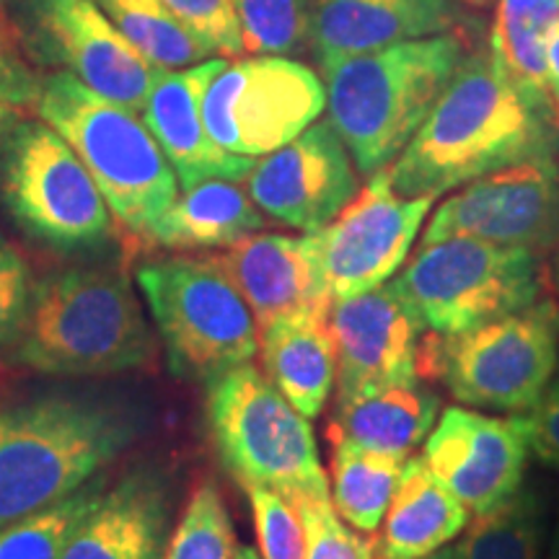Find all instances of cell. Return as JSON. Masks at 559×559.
Wrapping results in <instances>:
<instances>
[{
	"mask_svg": "<svg viewBox=\"0 0 559 559\" xmlns=\"http://www.w3.org/2000/svg\"><path fill=\"white\" fill-rule=\"evenodd\" d=\"M171 16L194 34L215 58H241L243 34L230 0H160Z\"/></svg>",
	"mask_w": 559,
	"mask_h": 559,
	"instance_id": "e575fe53",
	"label": "cell"
},
{
	"mask_svg": "<svg viewBox=\"0 0 559 559\" xmlns=\"http://www.w3.org/2000/svg\"><path fill=\"white\" fill-rule=\"evenodd\" d=\"M34 290L29 262L0 234V355H5L24 326Z\"/></svg>",
	"mask_w": 559,
	"mask_h": 559,
	"instance_id": "8d00e7d4",
	"label": "cell"
},
{
	"mask_svg": "<svg viewBox=\"0 0 559 559\" xmlns=\"http://www.w3.org/2000/svg\"><path fill=\"white\" fill-rule=\"evenodd\" d=\"M41 79L21 58L16 34L0 21V138L9 132L26 111L37 109Z\"/></svg>",
	"mask_w": 559,
	"mask_h": 559,
	"instance_id": "d590c367",
	"label": "cell"
},
{
	"mask_svg": "<svg viewBox=\"0 0 559 559\" xmlns=\"http://www.w3.org/2000/svg\"><path fill=\"white\" fill-rule=\"evenodd\" d=\"M234 559H262V555L254 547H239Z\"/></svg>",
	"mask_w": 559,
	"mask_h": 559,
	"instance_id": "60d3db41",
	"label": "cell"
},
{
	"mask_svg": "<svg viewBox=\"0 0 559 559\" xmlns=\"http://www.w3.org/2000/svg\"><path fill=\"white\" fill-rule=\"evenodd\" d=\"M466 523L469 508L432 477L423 456H409L381 528L373 534L376 555L379 559H423L456 539Z\"/></svg>",
	"mask_w": 559,
	"mask_h": 559,
	"instance_id": "603a6c76",
	"label": "cell"
},
{
	"mask_svg": "<svg viewBox=\"0 0 559 559\" xmlns=\"http://www.w3.org/2000/svg\"><path fill=\"white\" fill-rule=\"evenodd\" d=\"M404 461L332 440L330 492L340 519L362 534H376L402 479Z\"/></svg>",
	"mask_w": 559,
	"mask_h": 559,
	"instance_id": "4316f807",
	"label": "cell"
},
{
	"mask_svg": "<svg viewBox=\"0 0 559 559\" xmlns=\"http://www.w3.org/2000/svg\"><path fill=\"white\" fill-rule=\"evenodd\" d=\"M559 362V306L528 309L443 337L440 379L466 407L523 415L542 400Z\"/></svg>",
	"mask_w": 559,
	"mask_h": 559,
	"instance_id": "30bf717a",
	"label": "cell"
},
{
	"mask_svg": "<svg viewBox=\"0 0 559 559\" xmlns=\"http://www.w3.org/2000/svg\"><path fill=\"white\" fill-rule=\"evenodd\" d=\"M34 111L79 153L115 221L148 241L153 226L179 198L177 174L148 124L62 70L41 79Z\"/></svg>",
	"mask_w": 559,
	"mask_h": 559,
	"instance_id": "5b68a950",
	"label": "cell"
},
{
	"mask_svg": "<svg viewBox=\"0 0 559 559\" xmlns=\"http://www.w3.org/2000/svg\"><path fill=\"white\" fill-rule=\"evenodd\" d=\"M549 559H559V526H557V534H555V544H551V557Z\"/></svg>",
	"mask_w": 559,
	"mask_h": 559,
	"instance_id": "7bdbcfd3",
	"label": "cell"
},
{
	"mask_svg": "<svg viewBox=\"0 0 559 559\" xmlns=\"http://www.w3.org/2000/svg\"><path fill=\"white\" fill-rule=\"evenodd\" d=\"M358 190V166L330 120H317L283 148L257 158L247 177L254 205L304 234L332 223Z\"/></svg>",
	"mask_w": 559,
	"mask_h": 559,
	"instance_id": "e0dca14e",
	"label": "cell"
},
{
	"mask_svg": "<svg viewBox=\"0 0 559 559\" xmlns=\"http://www.w3.org/2000/svg\"><path fill=\"white\" fill-rule=\"evenodd\" d=\"M432 202L396 194L386 169L370 174L337 218L313 234L332 300L360 296L396 275Z\"/></svg>",
	"mask_w": 559,
	"mask_h": 559,
	"instance_id": "9a60e30c",
	"label": "cell"
},
{
	"mask_svg": "<svg viewBox=\"0 0 559 559\" xmlns=\"http://www.w3.org/2000/svg\"><path fill=\"white\" fill-rule=\"evenodd\" d=\"M547 58H549V94H551V102H555V107L559 109V24L555 26V32H551Z\"/></svg>",
	"mask_w": 559,
	"mask_h": 559,
	"instance_id": "f35d334b",
	"label": "cell"
},
{
	"mask_svg": "<svg viewBox=\"0 0 559 559\" xmlns=\"http://www.w3.org/2000/svg\"><path fill=\"white\" fill-rule=\"evenodd\" d=\"M226 62L228 58H210L190 68L160 70L140 115L169 158L181 190H190L205 179L247 181L257 164V158L223 151L202 120L205 91Z\"/></svg>",
	"mask_w": 559,
	"mask_h": 559,
	"instance_id": "d6986e66",
	"label": "cell"
},
{
	"mask_svg": "<svg viewBox=\"0 0 559 559\" xmlns=\"http://www.w3.org/2000/svg\"><path fill=\"white\" fill-rule=\"evenodd\" d=\"M11 21L26 58L143 115L160 68L117 32L94 0H13Z\"/></svg>",
	"mask_w": 559,
	"mask_h": 559,
	"instance_id": "7c38bea8",
	"label": "cell"
},
{
	"mask_svg": "<svg viewBox=\"0 0 559 559\" xmlns=\"http://www.w3.org/2000/svg\"><path fill=\"white\" fill-rule=\"evenodd\" d=\"M461 559H539L542 502L531 487L466 523L459 534Z\"/></svg>",
	"mask_w": 559,
	"mask_h": 559,
	"instance_id": "f1b7e54d",
	"label": "cell"
},
{
	"mask_svg": "<svg viewBox=\"0 0 559 559\" xmlns=\"http://www.w3.org/2000/svg\"><path fill=\"white\" fill-rule=\"evenodd\" d=\"M330 326L337 347V402L389 383L440 379L443 337L425 326L394 283L334 300Z\"/></svg>",
	"mask_w": 559,
	"mask_h": 559,
	"instance_id": "4fadbf2b",
	"label": "cell"
},
{
	"mask_svg": "<svg viewBox=\"0 0 559 559\" xmlns=\"http://www.w3.org/2000/svg\"><path fill=\"white\" fill-rule=\"evenodd\" d=\"M423 559H461V557H459L456 547H440V549L432 551V555L423 557Z\"/></svg>",
	"mask_w": 559,
	"mask_h": 559,
	"instance_id": "ab89813d",
	"label": "cell"
},
{
	"mask_svg": "<svg viewBox=\"0 0 559 559\" xmlns=\"http://www.w3.org/2000/svg\"><path fill=\"white\" fill-rule=\"evenodd\" d=\"M551 277H555V288L559 293V236L555 241V267H551Z\"/></svg>",
	"mask_w": 559,
	"mask_h": 559,
	"instance_id": "b9f144b4",
	"label": "cell"
},
{
	"mask_svg": "<svg viewBox=\"0 0 559 559\" xmlns=\"http://www.w3.org/2000/svg\"><path fill=\"white\" fill-rule=\"evenodd\" d=\"M555 117L536 109L485 50L466 55L386 174L391 190L402 198H438L489 171L555 156Z\"/></svg>",
	"mask_w": 559,
	"mask_h": 559,
	"instance_id": "6da1fadb",
	"label": "cell"
},
{
	"mask_svg": "<svg viewBox=\"0 0 559 559\" xmlns=\"http://www.w3.org/2000/svg\"><path fill=\"white\" fill-rule=\"evenodd\" d=\"M559 24V0H500L489 52L536 109L557 117L549 94V39Z\"/></svg>",
	"mask_w": 559,
	"mask_h": 559,
	"instance_id": "484cf974",
	"label": "cell"
},
{
	"mask_svg": "<svg viewBox=\"0 0 559 559\" xmlns=\"http://www.w3.org/2000/svg\"><path fill=\"white\" fill-rule=\"evenodd\" d=\"M466 3H485V0H466Z\"/></svg>",
	"mask_w": 559,
	"mask_h": 559,
	"instance_id": "ee69618b",
	"label": "cell"
},
{
	"mask_svg": "<svg viewBox=\"0 0 559 559\" xmlns=\"http://www.w3.org/2000/svg\"><path fill=\"white\" fill-rule=\"evenodd\" d=\"M557 120H559V109H557Z\"/></svg>",
	"mask_w": 559,
	"mask_h": 559,
	"instance_id": "f6af8a7d",
	"label": "cell"
},
{
	"mask_svg": "<svg viewBox=\"0 0 559 559\" xmlns=\"http://www.w3.org/2000/svg\"><path fill=\"white\" fill-rule=\"evenodd\" d=\"M117 32L160 70H179L215 58L160 0H94Z\"/></svg>",
	"mask_w": 559,
	"mask_h": 559,
	"instance_id": "83f0119b",
	"label": "cell"
},
{
	"mask_svg": "<svg viewBox=\"0 0 559 559\" xmlns=\"http://www.w3.org/2000/svg\"><path fill=\"white\" fill-rule=\"evenodd\" d=\"M138 430L132 412L96 396H41L0 412V526L104 477Z\"/></svg>",
	"mask_w": 559,
	"mask_h": 559,
	"instance_id": "7a4b0ae2",
	"label": "cell"
},
{
	"mask_svg": "<svg viewBox=\"0 0 559 559\" xmlns=\"http://www.w3.org/2000/svg\"><path fill=\"white\" fill-rule=\"evenodd\" d=\"M394 285L430 332L453 337L536 304L542 262L528 249L459 236L423 243Z\"/></svg>",
	"mask_w": 559,
	"mask_h": 559,
	"instance_id": "9c48e42d",
	"label": "cell"
},
{
	"mask_svg": "<svg viewBox=\"0 0 559 559\" xmlns=\"http://www.w3.org/2000/svg\"><path fill=\"white\" fill-rule=\"evenodd\" d=\"M207 425L226 469L243 487L288 498L330 492L313 430L254 362L207 383Z\"/></svg>",
	"mask_w": 559,
	"mask_h": 559,
	"instance_id": "ba28073f",
	"label": "cell"
},
{
	"mask_svg": "<svg viewBox=\"0 0 559 559\" xmlns=\"http://www.w3.org/2000/svg\"><path fill=\"white\" fill-rule=\"evenodd\" d=\"M326 86L288 55H241L228 60L202 99L210 138L236 156L262 158L319 120Z\"/></svg>",
	"mask_w": 559,
	"mask_h": 559,
	"instance_id": "8fae6325",
	"label": "cell"
},
{
	"mask_svg": "<svg viewBox=\"0 0 559 559\" xmlns=\"http://www.w3.org/2000/svg\"><path fill=\"white\" fill-rule=\"evenodd\" d=\"M264 376L306 419H317L337 383V347L326 317L283 319L260 332Z\"/></svg>",
	"mask_w": 559,
	"mask_h": 559,
	"instance_id": "cb8c5ba5",
	"label": "cell"
},
{
	"mask_svg": "<svg viewBox=\"0 0 559 559\" xmlns=\"http://www.w3.org/2000/svg\"><path fill=\"white\" fill-rule=\"evenodd\" d=\"M528 428L531 453L544 466L559 472V376L551 379L542 400L528 412H523Z\"/></svg>",
	"mask_w": 559,
	"mask_h": 559,
	"instance_id": "74e56055",
	"label": "cell"
},
{
	"mask_svg": "<svg viewBox=\"0 0 559 559\" xmlns=\"http://www.w3.org/2000/svg\"><path fill=\"white\" fill-rule=\"evenodd\" d=\"M104 489H107V479L99 477L58 506L0 526V559H60L70 531L102 498Z\"/></svg>",
	"mask_w": 559,
	"mask_h": 559,
	"instance_id": "f546056e",
	"label": "cell"
},
{
	"mask_svg": "<svg viewBox=\"0 0 559 559\" xmlns=\"http://www.w3.org/2000/svg\"><path fill=\"white\" fill-rule=\"evenodd\" d=\"M247 55L298 58L309 47L313 0H230Z\"/></svg>",
	"mask_w": 559,
	"mask_h": 559,
	"instance_id": "1f68e13d",
	"label": "cell"
},
{
	"mask_svg": "<svg viewBox=\"0 0 559 559\" xmlns=\"http://www.w3.org/2000/svg\"><path fill=\"white\" fill-rule=\"evenodd\" d=\"M453 0H313L309 47L319 68L402 41L456 32Z\"/></svg>",
	"mask_w": 559,
	"mask_h": 559,
	"instance_id": "ffe728a7",
	"label": "cell"
},
{
	"mask_svg": "<svg viewBox=\"0 0 559 559\" xmlns=\"http://www.w3.org/2000/svg\"><path fill=\"white\" fill-rule=\"evenodd\" d=\"M293 500L306 531L304 559H379L376 536L342 521L332 492H309Z\"/></svg>",
	"mask_w": 559,
	"mask_h": 559,
	"instance_id": "d6a6232c",
	"label": "cell"
},
{
	"mask_svg": "<svg viewBox=\"0 0 559 559\" xmlns=\"http://www.w3.org/2000/svg\"><path fill=\"white\" fill-rule=\"evenodd\" d=\"M479 239L544 254L559 236V166L536 156L472 179L432 215L423 243Z\"/></svg>",
	"mask_w": 559,
	"mask_h": 559,
	"instance_id": "5bb4252c",
	"label": "cell"
},
{
	"mask_svg": "<svg viewBox=\"0 0 559 559\" xmlns=\"http://www.w3.org/2000/svg\"><path fill=\"white\" fill-rule=\"evenodd\" d=\"M5 355L47 376H109L148 368L156 342L128 275L62 267L34 280L24 326Z\"/></svg>",
	"mask_w": 559,
	"mask_h": 559,
	"instance_id": "3957f363",
	"label": "cell"
},
{
	"mask_svg": "<svg viewBox=\"0 0 559 559\" xmlns=\"http://www.w3.org/2000/svg\"><path fill=\"white\" fill-rule=\"evenodd\" d=\"M262 559H304L306 531L296 500L272 487H247Z\"/></svg>",
	"mask_w": 559,
	"mask_h": 559,
	"instance_id": "836d02e7",
	"label": "cell"
},
{
	"mask_svg": "<svg viewBox=\"0 0 559 559\" xmlns=\"http://www.w3.org/2000/svg\"><path fill=\"white\" fill-rule=\"evenodd\" d=\"M456 32L402 41L321 70L332 128L362 174L389 169L466 60Z\"/></svg>",
	"mask_w": 559,
	"mask_h": 559,
	"instance_id": "277c9868",
	"label": "cell"
},
{
	"mask_svg": "<svg viewBox=\"0 0 559 559\" xmlns=\"http://www.w3.org/2000/svg\"><path fill=\"white\" fill-rule=\"evenodd\" d=\"M169 536V485L151 472H135L104 489L70 531L60 559H164Z\"/></svg>",
	"mask_w": 559,
	"mask_h": 559,
	"instance_id": "44dd1931",
	"label": "cell"
},
{
	"mask_svg": "<svg viewBox=\"0 0 559 559\" xmlns=\"http://www.w3.org/2000/svg\"><path fill=\"white\" fill-rule=\"evenodd\" d=\"M236 531L215 481H200L171 528L164 559H234Z\"/></svg>",
	"mask_w": 559,
	"mask_h": 559,
	"instance_id": "4dcf8cb0",
	"label": "cell"
},
{
	"mask_svg": "<svg viewBox=\"0 0 559 559\" xmlns=\"http://www.w3.org/2000/svg\"><path fill=\"white\" fill-rule=\"evenodd\" d=\"M254 313L257 332L283 319L326 317L332 293L313 234H251L218 254Z\"/></svg>",
	"mask_w": 559,
	"mask_h": 559,
	"instance_id": "ac0fdd59",
	"label": "cell"
},
{
	"mask_svg": "<svg viewBox=\"0 0 559 559\" xmlns=\"http://www.w3.org/2000/svg\"><path fill=\"white\" fill-rule=\"evenodd\" d=\"M0 207L21 234L60 254L99 249L115 230V215L79 153L32 117L0 138Z\"/></svg>",
	"mask_w": 559,
	"mask_h": 559,
	"instance_id": "52a82bcc",
	"label": "cell"
},
{
	"mask_svg": "<svg viewBox=\"0 0 559 559\" xmlns=\"http://www.w3.org/2000/svg\"><path fill=\"white\" fill-rule=\"evenodd\" d=\"M528 428L523 415H485L449 407L425 438L423 461L472 513H487L513 498L528 469Z\"/></svg>",
	"mask_w": 559,
	"mask_h": 559,
	"instance_id": "2e32d148",
	"label": "cell"
},
{
	"mask_svg": "<svg viewBox=\"0 0 559 559\" xmlns=\"http://www.w3.org/2000/svg\"><path fill=\"white\" fill-rule=\"evenodd\" d=\"M262 210L239 181L205 179L185 190L153 226L148 243L166 251L226 249L230 243L260 234Z\"/></svg>",
	"mask_w": 559,
	"mask_h": 559,
	"instance_id": "d4e9b609",
	"label": "cell"
},
{
	"mask_svg": "<svg viewBox=\"0 0 559 559\" xmlns=\"http://www.w3.org/2000/svg\"><path fill=\"white\" fill-rule=\"evenodd\" d=\"M438 394L423 379L368 389L353 400L334 402L326 428L332 440H349L383 456L409 459L436 428Z\"/></svg>",
	"mask_w": 559,
	"mask_h": 559,
	"instance_id": "7402d4cb",
	"label": "cell"
},
{
	"mask_svg": "<svg viewBox=\"0 0 559 559\" xmlns=\"http://www.w3.org/2000/svg\"><path fill=\"white\" fill-rule=\"evenodd\" d=\"M135 285L179 379L210 383L260 353L254 313L218 254H187L143 262Z\"/></svg>",
	"mask_w": 559,
	"mask_h": 559,
	"instance_id": "8992f818",
	"label": "cell"
}]
</instances>
